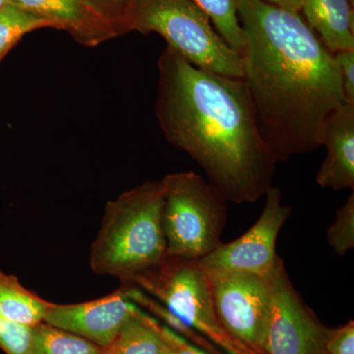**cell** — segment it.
Wrapping results in <instances>:
<instances>
[{"mask_svg": "<svg viewBox=\"0 0 354 354\" xmlns=\"http://www.w3.org/2000/svg\"><path fill=\"white\" fill-rule=\"evenodd\" d=\"M9 4V0H0V9Z\"/></svg>", "mask_w": 354, "mask_h": 354, "instance_id": "484cf974", "label": "cell"}, {"mask_svg": "<svg viewBox=\"0 0 354 354\" xmlns=\"http://www.w3.org/2000/svg\"><path fill=\"white\" fill-rule=\"evenodd\" d=\"M34 354H106V349L80 335L43 322L32 327Z\"/></svg>", "mask_w": 354, "mask_h": 354, "instance_id": "2e32d148", "label": "cell"}, {"mask_svg": "<svg viewBox=\"0 0 354 354\" xmlns=\"http://www.w3.org/2000/svg\"><path fill=\"white\" fill-rule=\"evenodd\" d=\"M266 279L272 300L266 354H323L332 330L304 304L279 256Z\"/></svg>", "mask_w": 354, "mask_h": 354, "instance_id": "ba28073f", "label": "cell"}, {"mask_svg": "<svg viewBox=\"0 0 354 354\" xmlns=\"http://www.w3.org/2000/svg\"><path fill=\"white\" fill-rule=\"evenodd\" d=\"M165 335L169 342L167 354H208L200 348H195L185 339L165 326Z\"/></svg>", "mask_w": 354, "mask_h": 354, "instance_id": "cb8c5ba5", "label": "cell"}, {"mask_svg": "<svg viewBox=\"0 0 354 354\" xmlns=\"http://www.w3.org/2000/svg\"><path fill=\"white\" fill-rule=\"evenodd\" d=\"M156 32L167 48L198 68L241 78L242 58L193 0H135L125 32Z\"/></svg>", "mask_w": 354, "mask_h": 354, "instance_id": "277c9868", "label": "cell"}, {"mask_svg": "<svg viewBox=\"0 0 354 354\" xmlns=\"http://www.w3.org/2000/svg\"><path fill=\"white\" fill-rule=\"evenodd\" d=\"M339 67L344 101L354 104V50L334 53Z\"/></svg>", "mask_w": 354, "mask_h": 354, "instance_id": "7402d4cb", "label": "cell"}, {"mask_svg": "<svg viewBox=\"0 0 354 354\" xmlns=\"http://www.w3.org/2000/svg\"><path fill=\"white\" fill-rule=\"evenodd\" d=\"M247 93L277 162L322 147L330 114L344 101L339 67L301 14L239 0Z\"/></svg>", "mask_w": 354, "mask_h": 354, "instance_id": "6da1fadb", "label": "cell"}, {"mask_svg": "<svg viewBox=\"0 0 354 354\" xmlns=\"http://www.w3.org/2000/svg\"><path fill=\"white\" fill-rule=\"evenodd\" d=\"M272 6L281 7V8L288 9V10L299 12L301 10V0H262Z\"/></svg>", "mask_w": 354, "mask_h": 354, "instance_id": "d4e9b609", "label": "cell"}, {"mask_svg": "<svg viewBox=\"0 0 354 354\" xmlns=\"http://www.w3.org/2000/svg\"><path fill=\"white\" fill-rule=\"evenodd\" d=\"M265 206L257 221L239 239L220 247L199 260L205 270L243 272L267 278L276 265L277 241L291 214L283 205L278 187H271L264 195Z\"/></svg>", "mask_w": 354, "mask_h": 354, "instance_id": "9c48e42d", "label": "cell"}, {"mask_svg": "<svg viewBox=\"0 0 354 354\" xmlns=\"http://www.w3.org/2000/svg\"><path fill=\"white\" fill-rule=\"evenodd\" d=\"M327 155L316 176L324 189H354V104L344 102L330 114L324 129Z\"/></svg>", "mask_w": 354, "mask_h": 354, "instance_id": "7c38bea8", "label": "cell"}, {"mask_svg": "<svg viewBox=\"0 0 354 354\" xmlns=\"http://www.w3.org/2000/svg\"><path fill=\"white\" fill-rule=\"evenodd\" d=\"M165 326L141 308L121 328L106 354H167Z\"/></svg>", "mask_w": 354, "mask_h": 354, "instance_id": "5bb4252c", "label": "cell"}, {"mask_svg": "<svg viewBox=\"0 0 354 354\" xmlns=\"http://www.w3.org/2000/svg\"><path fill=\"white\" fill-rule=\"evenodd\" d=\"M41 28H53V25L12 4L2 7L0 9V60L23 36Z\"/></svg>", "mask_w": 354, "mask_h": 354, "instance_id": "ac0fdd59", "label": "cell"}, {"mask_svg": "<svg viewBox=\"0 0 354 354\" xmlns=\"http://www.w3.org/2000/svg\"><path fill=\"white\" fill-rule=\"evenodd\" d=\"M68 32L77 43L94 48L120 36L114 26L95 12L83 0H9Z\"/></svg>", "mask_w": 354, "mask_h": 354, "instance_id": "8fae6325", "label": "cell"}, {"mask_svg": "<svg viewBox=\"0 0 354 354\" xmlns=\"http://www.w3.org/2000/svg\"><path fill=\"white\" fill-rule=\"evenodd\" d=\"M328 244L337 255H346L354 247V193L337 209L335 221L327 230Z\"/></svg>", "mask_w": 354, "mask_h": 354, "instance_id": "d6986e66", "label": "cell"}, {"mask_svg": "<svg viewBox=\"0 0 354 354\" xmlns=\"http://www.w3.org/2000/svg\"><path fill=\"white\" fill-rule=\"evenodd\" d=\"M138 308L128 297L125 286L120 285L118 290L99 299L75 304H53L44 322L106 349Z\"/></svg>", "mask_w": 354, "mask_h": 354, "instance_id": "30bf717a", "label": "cell"}, {"mask_svg": "<svg viewBox=\"0 0 354 354\" xmlns=\"http://www.w3.org/2000/svg\"><path fill=\"white\" fill-rule=\"evenodd\" d=\"M205 271L223 329L252 353L266 354L272 304L267 279L243 272Z\"/></svg>", "mask_w": 354, "mask_h": 354, "instance_id": "52a82bcc", "label": "cell"}, {"mask_svg": "<svg viewBox=\"0 0 354 354\" xmlns=\"http://www.w3.org/2000/svg\"><path fill=\"white\" fill-rule=\"evenodd\" d=\"M162 183L167 255L203 259L223 244L227 200L196 172L169 174Z\"/></svg>", "mask_w": 354, "mask_h": 354, "instance_id": "5b68a950", "label": "cell"}, {"mask_svg": "<svg viewBox=\"0 0 354 354\" xmlns=\"http://www.w3.org/2000/svg\"><path fill=\"white\" fill-rule=\"evenodd\" d=\"M349 2L354 6V0H349Z\"/></svg>", "mask_w": 354, "mask_h": 354, "instance_id": "4316f807", "label": "cell"}, {"mask_svg": "<svg viewBox=\"0 0 354 354\" xmlns=\"http://www.w3.org/2000/svg\"><path fill=\"white\" fill-rule=\"evenodd\" d=\"M323 354H354V323L330 330Z\"/></svg>", "mask_w": 354, "mask_h": 354, "instance_id": "603a6c76", "label": "cell"}, {"mask_svg": "<svg viewBox=\"0 0 354 354\" xmlns=\"http://www.w3.org/2000/svg\"><path fill=\"white\" fill-rule=\"evenodd\" d=\"M158 69L156 114L167 142L187 153L228 202L264 196L278 162L243 80L198 68L167 46Z\"/></svg>", "mask_w": 354, "mask_h": 354, "instance_id": "7a4b0ae2", "label": "cell"}, {"mask_svg": "<svg viewBox=\"0 0 354 354\" xmlns=\"http://www.w3.org/2000/svg\"><path fill=\"white\" fill-rule=\"evenodd\" d=\"M51 305L25 288L15 277L0 271V316L32 328L44 322Z\"/></svg>", "mask_w": 354, "mask_h": 354, "instance_id": "9a60e30c", "label": "cell"}, {"mask_svg": "<svg viewBox=\"0 0 354 354\" xmlns=\"http://www.w3.org/2000/svg\"><path fill=\"white\" fill-rule=\"evenodd\" d=\"M186 325L228 354H255L221 325L206 271L199 260L167 255L160 264L132 281Z\"/></svg>", "mask_w": 354, "mask_h": 354, "instance_id": "8992f818", "label": "cell"}, {"mask_svg": "<svg viewBox=\"0 0 354 354\" xmlns=\"http://www.w3.org/2000/svg\"><path fill=\"white\" fill-rule=\"evenodd\" d=\"M164 193L162 180L147 181L106 204L91 247L90 265L95 274L129 283L164 260Z\"/></svg>", "mask_w": 354, "mask_h": 354, "instance_id": "3957f363", "label": "cell"}, {"mask_svg": "<svg viewBox=\"0 0 354 354\" xmlns=\"http://www.w3.org/2000/svg\"><path fill=\"white\" fill-rule=\"evenodd\" d=\"M95 12L108 20L118 34H125V24L135 0H83Z\"/></svg>", "mask_w": 354, "mask_h": 354, "instance_id": "44dd1931", "label": "cell"}, {"mask_svg": "<svg viewBox=\"0 0 354 354\" xmlns=\"http://www.w3.org/2000/svg\"><path fill=\"white\" fill-rule=\"evenodd\" d=\"M300 14L330 53L354 50L353 6L349 0H301Z\"/></svg>", "mask_w": 354, "mask_h": 354, "instance_id": "4fadbf2b", "label": "cell"}, {"mask_svg": "<svg viewBox=\"0 0 354 354\" xmlns=\"http://www.w3.org/2000/svg\"><path fill=\"white\" fill-rule=\"evenodd\" d=\"M207 14L218 34L234 50L242 53L245 44L239 15V0H193Z\"/></svg>", "mask_w": 354, "mask_h": 354, "instance_id": "e0dca14e", "label": "cell"}, {"mask_svg": "<svg viewBox=\"0 0 354 354\" xmlns=\"http://www.w3.org/2000/svg\"><path fill=\"white\" fill-rule=\"evenodd\" d=\"M0 348L6 354H34L32 328L0 316Z\"/></svg>", "mask_w": 354, "mask_h": 354, "instance_id": "ffe728a7", "label": "cell"}]
</instances>
